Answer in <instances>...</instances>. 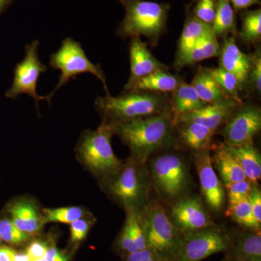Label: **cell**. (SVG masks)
Here are the masks:
<instances>
[{
  "label": "cell",
  "mask_w": 261,
  "mask_h": 261,
  "mask_svg": "<svg viewBox=\"0 0 261 261\" xmlns=\"http://www.w3.org/2000/svg\"><path fill=\"white\" fill-rule=\"evenodd\" d=\"M250 69L248 81L252 88L260 93L261 90V56L260 51H256L250 55Z\"/></svg>",
  "instance_id": "obj_36"
},
{
  "label": "cell",
  "mask_w": 261,
  "mask_h": 261,
  "mask_svg": "<svg viewBox=\"0 0 261 261\" xmlns=\"http://www.w3.org/2000/svg\"><path fill=\"white\" fill-rule=\"evenodd\" d=\"M48 245L42 240H35L27 247V252L33 261L42 260L47 253Z\"/></svg>",
  "instance_id": "obj_40"
},
{
  "label": "cell",
  "mask_w": 261,
  "mask_h": 261,
  "mask_svg": "<svg viewBox=\"0 0 261 261\" xmlns=\"http://www.w3.org/2000/svg\"><path fill=\"white\" fill-rule=\"evenodd\" d=\"M237 9H245L259 3V0H228Z\"/></svg>",
  "instance_id": "obj_43"
},
{
  "label": "cell",
  "mask_w": 261,
  "mask_h": 261,
  "mask_svg": "<svg viewBox=\"0 0 261 261\" xmlns=\"http://www.w3.org/2000/svg\"><path fill=\"white\" fill-rule=\"evenodd\" d=\"M225 147L243 169L247 179L257 184L261 177V158L254 145Z\"/></svg>",
  "instance_id": "obj_21"
},
{
  "label": "cell",
  "mask_w": 261,
  "mask_h": 261,
  "mask_svg": "<svg viewBox=\"0 0 261 261\" xmlns=\"http://www.w3.org/2000/svg\"><path fill=\"white\" fill-rule=\"evenodd\" d=\"M178 77L167 70H158L138 80L125 85V92L159 94L173 92L179 84Z\"/></svg>",
  "instance_id": "obj_19"
},
{
  "label": "cell",
  "mask_w": 261,
  "mask_h": 261,
  "mask_svg": "<svg viewBox=\"0 0 261 261\" xmlns=\"http://www.w3.org/2000/svg\"><path fill=\"white\" fill-rule=\"evenodd\" d=\"M221 46L214 33L206 36L195 46L181 56H177L174 65L176 70L195 64L198 62L219 57Z\"/></svg>",
  "instance_id": "obj_20"
},
{
  "label": "cell",
  "mask_w": 261,
  "mask_h": 261,
  "mask_svg": "<svg viewBox=\"0 0 261 261\" xmlns=\"http://www.w3.org/2000/svg\"><path fill=\"white\" fill-rule=\"evenodd\" d=\"M212 32L211 25L200 21L194 15L187 18L178 41L177 56L186 53Z\"/></svg>",
  "instance_id": "obj_26"
},
{
  "label": "cell",
  "mask_w": 261,
  "mask_h": 261,
  "mask_svg": "<svg viewBox=\"0 0 261 261\" xmlns=\"http://www.w3.org/2000/svg\"><path fill=\"white\" fill-rule=\"evenodd\" d=\"M111 123L114 135L129 148L130 158L142 164L154 152L173 144L175 126L171 113Z\"/></svg>",
  "instance_id": "obj_1"
},
{
  "label": "cell",
  "mask_w": 261,
  "mask_h": 261,
  "mask_svg": "<svg viewBox=\"0 0 261 261\" xmlns=\"http://www.w3.org/2000/svg\"><path fill=\"white\" fill-rule=\"evenodd\" d=\"M11 1L12 0H0V13L7 8Z\"/></svg>",
  "instance_id": "obj_45"
},
{
  "label": "cell",
  "mask_w": 261,
  "mask_h": 261,
  "mask_svg": "<svg viewBox=\"0 0 261 261\" xmlns=\"http://www.w3.org/2000/svg\"><path fill=\"white\" fill-rule=\"evenodd\" d=\"M113 135L112 123L102 120L97 129L82 133L75 148L79 161L102 181L118 172L123 165L113 151Z\"/></svg>",
  "instance_id": "obj_3"
},
{
  "label": "cell",
  "mask_w": 261,
  "mask_h": 261,
  "mask_svg": "<svg viewBox=\"0 0 261 261\" xmlns=\"http://www.w3.org/2000/svg\"><path fill=\"white\" fill-rule=\"evenodd\" d=\"M231 241L226 251V259L261 261L260 231H244L230 234Z\"/></svg>",
  "instance_id": "obj_18"
},
{
  "label": "cell",
  "mask_w": 261,
  "mask_h": 261,
  "mask_svg": "<svg viewBox=\"0 0 261 261\" xmlns=\"http://www.w3.org/2000/svg\"><path fill=\"white\" fill-rule=\"evenodd\" d=\"M10 220L20 231L30 237L37 236L44 223L37 204L28 197H21L9 204L7 208Z\"/></svg>",
  "instance_id": "obj_15"
},
{
  "label": "cell",
  "mask_w": 261,
  "mask_h": 261,
  "mask_svg": "<svg viewBox=\"0 0 261 261\" xmlns=\"http://www.w3.org/2000/svg\"><path fill=\"white\" fill-rule=\"evenodd\" d=\"M242 39L247 44L260 41L261 37L260 9L248 11L243 15V27L240 33Z\"/></svg>",
  "instance_id": "obj_31"
},
{
  "label": "cell",
  "mask_w": 261,
  "mask_h": 261,
  "mask_svg": "<svg viewBox=\"0 0 261 261\" xmlns=\"http://www.w3.org/2000/svg\"><path fill=\"white\" fill-rule=\"evenodd\" d=\"M42 214L44 224L55 222L70 224L76 220L92 215L84 207L79 206L44 208Z\"/></svg>",
  "instance_id": "obj_29"
},
{
  "label": "cell",
  "mask_w": 261,
  "mask_h": 261,
  "mask_svg": "<svg viewBox=\"0 0 261 261\" xmlns=\"http://www.w3.org/2000/svg\"><path fill=\"white\" fill-rule=\"evenodd\" d=\"M248 200L254 217L261 224V192L257 184L252 185Z\"/></svg>",
  "instance_id": "obj_39"
},
{
  "label": "cell",
  "mask_w": 261,
  "mask_h": 261,
  "mask_svg": "<svg viewBox=\"0 0 261 261\" xmlns=\"http://www.w3.org/2000/svg\"><path fill=\"white\" fill-rule=\"evenodd\" d=\"M39 46L37 39L25 45V56L15 67L13 84L5 94L10 99H15L20 94H28L35 100L37 108L39 101L44 100V96L37 94L38 80L47 70L46 65L39 60Z\"/></svg>",
  "instance_id": "obj_10"
},
{
  "label": "cell",
  "mask_w": 261,
  "mask_h": 261,
  "mask_svg": "<svg viewBox=\"0 0 261 261\" xmlns=\"http://www.w3.org/2000/svg\"><path fill=\"white\" fill-rule=\"evenodd\" d=\"M15 250L7 245H0V261H13Z\"/></svg>",
  "instance_id": "obj_42"
},
{
  "label": "cell",
  "mask_w": 261,
  "mask_h": 261,
  "mask_svg": "<svg viewBox=\"0 0 261 261\" xmlns=\"http://www.w3.org/2000/svg\"><path fill=\"white\" fill-rule=\"evenodd\" d=\"M226 214L245 230L260 231L261 224L254 217L248 198L228 203Z\"/></svg>",
  "instance_id": "obj_28"
},
{
  "label": "cell",
  "mask_w": 261,
  "mask_h": 261,
  "mask_svg": "<svg viewBox=\"0 0 261 261\" xmlns=\"http://www.w3.org/2000/svg\"><path fill=\"white\" fill-rule=\"evenodd\" d=\"M34 261H43V259H42V260H34Z\"/></svg>",
  "instance_id": "obj_48"
},
{
  "label": "cell",
  "mask_w": 261,
  "mask_h": 261,
  "mask_svg": "<svg viewBox=\"0 0 261 261\" xmlns=\"http://www.w3.org/2000/svg\"><path fill=\"white\" fill-rule=\"evenodd\" d=\"M182 142L197 152L208 150L216 130L196 123H178Z\"/></svg>",
  "instance_id": "obj_23"
},
{
  "label": "cell",
  "mask_w": 261,
  "mask_h": 261,
  "mask_svg": "<svg viewBox=\"0 0 261 261\" xmlns=\"http://www.w3.org/2000/svg\"><path fill=\"white\" fill-rule=\"evenodd\" d=\"M123 261H166L149 247L123 255Z\"/></svg>",
  "instance_id": "obj_38"
},
{
  "label": "cell",
  "mask_w": 261,
  "mask_h": 261,
  "mask_svg": "<svg viewBox=\"0 0 261 261\" xmlns=\"http://www.w3.org/2000/svg\"><path fill=\"white\" fill-rule=\"evenodd\" d=\"M212 32L216 37H224L231 34L236 35V17L231 3L228 0H217L216 15L211 25Z\"/></svg>",
  "instance_id": "obj_27"
},
{
  "label": "cell",
  "mask_w": 261,
  "mask_h": 261,
  "mask_svg": "<svg viewBox=\"0 0 261 261\" xmlns=\"http://www.w3.org/2000/svg\"><path fill=\"white\" fill-rule=\"evenodd\" d=\"M231 237L216 225L182 234L181 245L173 261H202L214 254L226 252Z\"/></svg>",
  "instance_id": "obj_9"
},
{
  "label": "cell",
  "mask_w": 261,
  "mask_h": 261,
  "mask_svg": "<svg viewBox=\"0 0 261 261\" xmlns=\"http://www.w3.org/2000/svg\"><path fill=\"white\" fill-rule=\"evenodd\" d=\"M147 246L166 261H173L181 245L182 233L159 202H147L144 209Z\"/></svg>",
  "instance_id": "obj_8"
},
{
  "label": "cell",
  "mask_w": 261,
  "mask_h": 261,
  "mask_svg": "<svg viewBox=\"0 0 261 261\" xmlns=\"http://www.w3.org/2000/svg\"><path fill=\"white\" fill-rule=\"evenodd\" d=\"M261 128V111L254 106L239 107L226 122L221 132L226 145H253L255 136Z\"/></svg>",
  "instance_id": "obj_11"
},
{
  "label": "cell",
  "mask_w": 261,
  "mask_h": 261,
  "mask_svg": "<svg viewBox=\"0 0 261 261\" xmlns=\"http://www.w3.org/2000/svg\"><path fill=\"white\" fill-rule=\"evenodd\" d=\"M43 261H69V257L65 252L61 251L56 245H53L48 247Z\"/></svg>",
  "instance_id": "obj_41"
},
{
  "label": "cell",
  "mask_w": 261,
  "mask_h": 261,
  "mask_svg": "<svg viewBox=\"0 0 261 261\" xmlns=\"http://www.w3.org/2000/svg\"><path fill=\"white\" fill-rule=\"evenodd\" d=\"M95 222L92 215L73 221L70 226V241L72 244H79L87 238L91 228Z\"/></svg>",
  "instance_id": "obj_33"
},
{
  "label": "cell",
  "mask_w": 261,
  "mask_h": 261,
  "mask_svg": "<svg viewBox=\"0 0 261 261\" xmlns=\"http://www.w3.org/2000/svg\"><path fill=\"white\" fill-rule=\"evenodd\" d=\"M211 159L224 185L247 178L243 169L228 152L224 144L215 149L214 156Z\"/></svg>",
  "instance_id": "obj_24"
},
{
  "label": "cell",
  "mask_w": 261,
  "mask_h": 261,
  "mask_svg": "<svg viewBox=\"0 0 261 261\" xmlns=\"http://www.w3.org/2000/svg\"><path fill=\"white\" fill-rule=\"evenodd\" d=\"M252 185L253 184L247 178L224 185L225 191L227 193L228 203L248 198Z\"/></svg>",
  "instance_id": "obj_34"
},
{
  "label": "cell",
  "mask_w": 261,
  "mask_h": 261,
  "mask_svg": "<svg viewBox=\"0 0 261 261\" xmlns=\"http://www.w3.org/2000/svg\"><path fill=\"white\" fill-rule=\"evenodd\" d=\"M226 261H246V260H237V259H226Z\"/></svg>",
  "instance_id": "obj_46"
},
{
  "label": "cell",
  "mask_w": 261,
  "mask_h": 261,
  "mask_svg": "<svg viewBox=\"0 0 261 261\" xmlns=\"http://www.w3.org/2000/svg\"><path fill=\"white\" fill-rule=\"evenodd\" d=\"M220 67L236 77L240 88L248 81L250 69V56L245 54L238 47L234 37L224 39L220 53Z\"/></svg>",
  "instance_id": "obj_17"
},
{
  "label": "cell",
  "mask_w": 261,
  "mask_h": 261,
  "mask_svg": "<svg viewBox=\"0 0 261 261\" xmlns=\"http://www.w3.org/2000/svg\"><path fill=\"white\" fill-rule=\"evenodd\" d=\"M94 106L102 120L113 123L171 113V104L164 96L146 92H127L118 97L110 94L97 97Z\"/></svg>",
  "instance_id": "obj_2"
},
{
  "label": "cell",
  "mask_w": 261,
  "mask_h": 261,
  "mask_svg": "<svg viewBox=\"0 0 261 261\" xmlns=\"http://www.w3.org/2000/svg\"><path fill=\"white\" fill-rule=\"evenodd\" d=\"M197 95L205 104H214L228 99L216 83L208 68H200L191 83Z\"/></svg>",
  "instance_id": "obj_25"
},
{
  "label": "cell",
  "mask_w": 261,
  "mask_h": 261,
  "mask_svg": "<svg viewBox=\"0 0 261 261\" xmlns=\"http://www.w3.org/2000/svg\"><path fill=\"white\" fill-rule=\"evenodd\" d=\"M0 237L11 246H20L28 243L32 237L20 231L8 218L0 219Z\"/></svg>",
  "instance_id": "obj_32"
},
{
  "label": "cell",
  "mask_w": 261,
  "mask_h": 261,
  "mask_svg": "<svg viewBox=\"0 0 261 261\" xmlns=\"http://www.w3.org/2000/svg\"><path fill=\"white\" fill-rule=\"evenodd\" d=\"M49 65L53 69L61 71L58 83L56 88L48 95L44 96V100L50 103L51 98L61 87L70 80H75L77 75L84 73H91L102 82L107 95L108 91L107 80L99 64H94L89 61L80 43L71 38L63 39L61 47L56 53H53L49 60Z\"/></svg>",
  "instance_id": "obj_6"
},
{
  "label": "cell",
  "mask_w": 261,
  "mask_h": 261,
  "mask_svg": "<svg viewBox=\"0 0 261 261\" xmlns=\"http://www.w3.org/2000/svg\"><path fill=\"white\" fill-rule=\"evenodd\" d=\"M126 15L117 34L123 39L141 37L148 39L151 45H157L166 29L169 6L145 0H119Z\"/></svg>",
  "instance_id": "obj_4"
},
{
  "label": "cell",
  "mask_w": 261,
  "mask_h": 261,
  "mask_svg": "<svg viewBox=\"0 0 261 261\" xmlns=\"http://www.w3.org/2000/svg\"><path fill=\"white\" fill-rule=\"evenodd\" d=\"M241 103L233 99H226L221 102L207 104L200 109L180 116L174 126L181 123H196L216 130L228 121Z\"/></svg>",
  "instance_id": "obj_14"
},
{
  "label": "cell",
  "mask_w": 261,
  "mask_h": 261,
  "mask_svg": "<svg viewBox=\"0 0 261 261\" xmlns=\"http://www.w3.org/2000/svg\"><path fill=\"white\" fill-rule=\"evenodd\" d=\"M191 84L180 82L177 88L173 92L171 111L173 125L180 116H184L205 106Z\"/></svg>",
  "instance_id": "obj_22"
},
{
  "label": "cell",
  "mask_w": 261,
  "mask_h": 261,
  "mask_svg": "<svg viewBox=\"0 0 261 261\" xmlns=\"http://www.w3.org/2000/svg\"><path fill=\"white\" fill-rule=\"evenodd\" d=\"M2 242H3V240H2L1 237H0V245H1Z\"/></svg>",
  "instance_id": "obj_47"
},
{
  "label": "cell",
  "mask_w": 261,
  "mask_h": 261,
  "mask_svg": "<svg viewBox=\"0 0 261 261\" xmlns=\"http://www.w3.org/2000/svg\"><path fill=\"white\" fill-rule=\"evenodd\" d=\"M170 219L182 233L190 232L214 225L198 197H182L175 202Z\"/></svg>",
  "instance_id": "obj_12"
},
{
  "label": "cell",
  "mask_w": 261,
  "mask_h": 261,
  "mask_svg": "<svg viewBox=\"0 0 261 261\" xmlns=\"http://www.w3.org/2000/svg\"><path fill=\"white\" fill-rule=\"evenodd\" d=\"M102 181L108 195L125 211H144L152 183L145 164L130 158L118 172Z\"/></svg>",
  "instance_id": "obj_5"
},
{
  "label": "cell",
  "mask_w": 261,
  "mask_h": 261,
  "mask_svg": "<svg viewBox=\"0 0 261 261\" xmlns=\"http://www.w3.org/2000/svg\"><path fill=\"white\" fill-rule=\"evenodd\" d=\"M208 69L226 97L239 103H242L240 94H239V92L241 90V88L236 77L221 67L208 68Z\"/></svg>",
  "instance_id": "obj_30"
},
{
  "label": "cell",
  "mask_w": 261,
  "mask_h": 261,
  "mask_svg": "<svg viewBox=\"0 0 261 261\" xmlns=\"http://www.w3.org/2000/svg\"><path fill=\"white\" fill-rule=\"evenodd\" d=\"M216 0H197L194 8V16L207 25H212L216 15Z\"/></svg>",
  "instance_id": "obj_35"
},
{
  "label": "cell",
  "mask_w": 261,
  "mask_h": 261,
  "mask_svg": "<svg viewBox=\"0 0 261 261\" xmlns=\"http://www.w3.org/2000/svg\"><path fill=\"white\" fill-rule=\"evenodd\" d=\"M195 165L206 203L215 212H219L224 205L226 191L215 171L209 149L197 152Z\"/></svg>",
  "instance_id": "obj_13"
},
{
  "label": "cell",
  "mask_w": 261,
  "mask_h": 261,
  "mask_svg": "<svg viewBox=\"0 0 261 261\" xmlns=\"http://www.w3.org/2000/svg\"><path fill=\"white\" fill-rule=\"evenodd\" d=\"M130 76L127 84H130L158 71L167 70L168 67L158 61L147 47V43L140 37L132 38L130 42Z\"/></svg>",
  "instance_id": "obj_16"
},
{
  "label": "cell",
  "mask_w": 261,
  "mask_h": 261,
  "mask_svg": "<svg viewBox=\"0 0 261 261\" xmlns=\"http://www.w3.org/2000/svg\"><path fill=\"white\" fill-rule=\"evenodd\" d=\"M117 247L123 256L138 250L130 234L129 228L126 222L124 223L117 240Z\"/></svg>",
  "instance_id": "obj_37"
},
{
  "label": "cell",
  "mask_w": 261,
  "mask_h": 261,
  "mask_svg": "<svg viewBox=\"0 0 261 261\" xmlns=\"http://www.w3.org/2000/svg\"><path fill=\"white\" fill-rule=\"evenodd\" d=\"M149 175L160 197L169 202L184 197L190 186L186 163L178 154H161L151 159Z\"/></svg>",
  "instance_id": "obj_7"
},
{
  "label": "cell",
  "mask_w": 261,
  "mask_h": 261,
  "mask_svg": "<svg viewBox=\"0 0 261 261\" xmlns=\"http://www.w3.org/2000/svg\"><path fill=\"white\" fill-rule=\"evenodd\" d=\"M13 261H33L27 251L15 252Z\"/></svg>",
  "instance_id": "obj_44"
}]
</instances>
